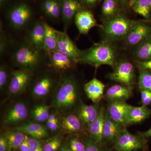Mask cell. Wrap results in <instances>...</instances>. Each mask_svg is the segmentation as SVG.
Here are the masks:
<instances>
[{
    "label": "cell",
    "instance_id": "obj_43",
    "mask_svg": "<svg viewBox=\"0 0 151 151\" xmlns=\"http://www.w3.org/2000/svg\"><path fill=\"white\" fill-rule=\"evenodd\" d=\"M99 0H80L82 4L89 7L95 5Z\"/></svg>",
    "mask_w": 151,
    "mask_h": 151
},
{
    "label": "cell",
    "instance_id": "obj_45",
    "mask_svg": "<svg viewBox=\"0 0 151 151\" xmlns=\"http://www.w3.org/2000/svg\"><path fill=\"white\" fill-rule=\"evenodd\" d=\"M151 93V91L145 89H141V99L142 101H144Z\"/></svg>",
    "mask_w": 151,
    "mask_h": 151
},
{
    "label": "cell",
    "instance_id": "obj_25",
    "mask_svg": "<svg viewBox=\"0 0 151 151\" xmlns=\"http://www.w3.org/2000/svg\"><path fill=\"white\" fill-rule=\"evenodd\" d=\"M122 126L114 122L107 113H106L103 132V139L108 141L115 140L122 130Z\"/></svg>",
    "mask_w": 151,
    "mask_h": 151
},
{
    "label": "cell",
    "instance_id": "obj_46",
    "mask_svg": "<svg viewBox=\"0 0 151 151\" xmlns=\"http://www.w3.org/2000/svg\"><path fill=\"white\" fill-rule=\"evenodd\" d=\"M120 6L123 8L127 7L129 5L130 0H117Z\"/></svg>",
    "mask_w": 151,
    "mask_h": 151
},
{
    "label": "cell",
    "instance_id": "obj_19",
    "mask_svg": "<svg viewBox=\"0 0 151 151\" xmlns=\"http://www.w3.org/2000/svg\"><path fill=\"white\" fill-rule=\"evenodd\" d=\"M15 129L29 135L31 137L40 140L47 137V130L44 126L37 123H29L16 127Z\"/></svg>",
    "mask_w": 151,
    "mask_h": 151
},
{
    "label": "cell",
    "instance_id": "obj_49",
    "mask_svg": "<svg viewBox=\"0 0 151 151\" xmlns=\"http://www.w3.org/2000/svg\"><path fill=\"white\" fill-rule=\"evenodd\" d=\"M141 136L143 137H151V128L148 131L143 132L141 134Z\"/></svg>",
    "mask_w": 151,
    "mask_h": 151
},
{
    "label": "cell",
    "instance_id": "obj_27",
    "mask_svg": "<svg viewBox=\"0 0 151 151\" xmlns=\"http://www.w3.org/2000/svg\"><path fill=\"white\" fill-rule=\"evenodd\" d=\"M4 135L8 143L9 150L11 151L19 149L25 136L23 133L17 130L6 131Z\"/></svg>",
    "mask_w": 151,
    "mask_h": 151
},
{
    "label": "cell",
    "instance_id": "obj_40",
    "mask_svg": "<svg viewBox=\"0 0 151 151\" xmlns=\"http://www.w3.org/2000/svg\"><path fill=\"white\" fill-rule=\"evenodd\" d=\"M9 150L8 143L4 134L0 136V151H6Z\"/></svg>",
    "mask_w": 151,
    "mask_h": 151
},
{
    "label": "cell",
    "instance_id": "obj_39",
    "mask_svg": "<svg viewBox=\"0 0 151 151\" xmlns=\"http://www.w3.org/2000/svg\"><path fill=\"white\" fill-rule=\"evenodd\" d=\"M1 29V44H0V52L1 55H3L5 52L7 48L6 40L4 34L3 30Z\"/></svg>",
    "mask_w": 151,
    "mask_h": 151
},
{
    "label": "cell",
    "instance_id": "obj_55",
    "mask_svg": "<svg viewBox=\"0 0 151 151\" xmlns=\"http://www.w3.org/2000/svg\"></svg>",
    "mask_w": 151,
    "mask_h": 151
},
{
    "label": "cell",
    "instance_id": "obj_47",
    "mask_svg": "<svg viewBox=\"0 0 151 151\" xmlns=\"http://www.w3.org/2000/svg\"><path fill=\"white\" fill-rule=\"evenodd\" d=\"M47 121L52 122H56V123H59V120L58 119L57 116L53 114H50L49 116L47 119Z\"/></svg>",
    "mask_w": 151,
    "mask_h": 151
},
{
    "label": "cell",
    "instance_id": "obj_35",
    "mask_svg": "<svg viewBox=\"0 0 151 151\" xmlns=\"http://www.w3.org/2000/svg\"><path fill=\"white\" fill-rule=\"evenodd\" d=\"M11 73L9 74L7 67L5 65H1L0 67V89L2 90L9 83Z\"/></svg>",
    "mask_w": 151,
    "mask_h": 151
},
{
    "label": "cell",
    "instance_id": "obj_53",
    "mask_svg": "<svg viewBox=\"0 0 151 151\" xmlns=\"http://www.w3.org/2000/svg\"><path fill=\"white\" fill-rule=\"evenodd\" d=\"M149 22H150L151 23V20L149 21Z\"/></svg>",
    "mask_w": 151,
    "mask_h": 151
},
{
    "label": "cell",
    "instance_id": "obj_23",
    "mask_svg": "<svg viewBox=\"0 0 151 151\" xmlns=\"http://www.w3.org/2000/svg\"><path fill=\"white\" fill-rule=\"evenodd\" d=\"M45 29L43 50L46 53L58 50V30L55 29L46 22H44Z\"/></svg>",
    "mask_w": 151,
    "mask_h": 151
},
{
    "label": "cell",
    "instance_id": "obj_52",
    "mask_svg": "<svg viewBox=\"0 0 151 151\" xmlns=\"http://www.w3.org/2000/svg\"><path fill=\"white\" fill-rule=\"evenodd\" d=\"M134 1L135 0H130L129 2V5L130 6H131V5L132 4V3H133V1Z\"/></svg>",
    "mask_w": 151,
    "mask_h": 151
},
{
    "label": "cell",
    "instance_id": "obj_33",
    "mask_svg": "<svg viewBox=\"0 0 151 151\" xmlns=\"http://www.w3.org/2000/svg\"><path fill=\"white\" fill-rule=\"evenodd\" d=\"M139 85L140 89H145L151 92V73L147 69L143 68L140 72Z\"/></svg>",
    "mask_w": 151,
    "mask_h": 151
},
{
    "label": "cell",
    "instance_id": "obj_50",
    "mask_svg": "<svg viewBox=\"0 0 151 151\" xmlns=\"http://www.w3.org/2000/svg\"><path fill=\"white\" fill-rule=\"evenodd\" d=\"M58 151H72L69 147H63Z\"/></svg>",
    "mask_w": 151,
    "mask_h": 151
},
{
    "label": "cell",
    "instance_id": "obj_54",
    "mask_svg": "<svg viewBox=\"0 0 151 151\" xmlns=\"http://www.w3.org/2000/svg\"><path fill=\"white\" fill-rule=\"evenodd\" d=\"M6 151H12L10 150H8Z\"/></svg>",
    "mask_w": 151,
    "mask_h": 151
},
{
    "label": "cell",
    "instance_id": "obj_3",
    "mask_svg": "<svg viewBox=\"0 0 151 151\" xmlns=\"http://www.w3.org/2000/svg\"><path fill=\"white\" fill-rule=\"evenodd\" d=\"M115 50L109 42L103 41L96 43L89 49L83 50L79 62L98 67L102 65L114 66Z\"/></svg>",
    "mask_w": 151,
    "mask_h": 151
},
{
    "label": "cell",
    "instance_id": "obj_1",
    "mask_svg": "<svg viewBox=\"0 0 151 151\" xmlns=\"http://www.w3.org/2000/svg\"><path fill=\"white\" fill-rule=\"evenodd\" d=\"M47 58L44 50L35 48L27 41L19 45L12 56L13 62L19 68L33 71Z\"/></svg>",
    "mask_w": 151,
    "mask_h": 151
},
{
    "label": "cell",
    "instance_id": "obj_13",
    "mask_svg": "<svg viewBox=\"0 0 151 151\" xmlns=\"http://www.w3.org/2000/svg\"><path fill=\"white\" fill-rule=\"evenodd\" d=\"M74 20L78 31L81 34H87L94 27H103L97 24L93 14L88 10L82 9L79 11L76 15Z\"/></svg>",
    "mask_w": 151,
    "mask_h": 151
},
{
    "label": "cell",
    "instance_id": "obj_10",
    "mask_svg": "<svg viewBox=\"0 0 151 151\" xmlns=\"http://www.w3.org/2000/svg\"><path fill=\"white\" fill-rule=\"evenodd\" d=\"M151 37V27L143 22H136L125 37L127 44L135 46Z\"/></svg>",
    "mask_w": 151,
    "mask_h": 151
},
{
    "label": "cell",
    "instance_id": "obj_30",
    "mask_svg": "<svg viewBox=\"0 0 151 151\" xmlns=\"http://www.w3.org/2000/svg\"><path fill=\"white\" fill-rule=\"evenodd\" d=\"M136 58L140 62L151 60V37L139 45L135 53Z\"/></svg>",
    "mask_w": 151,
    "mask_h": 151
},
{
    "label": "cell",
    "instance_id": "obj_14",
    "mask_svg": "<svg viewBox=\"0 0 151 151\" xmlns=\"http://www.w3.org/2000/svg\"><path fill=\"white\" fill-rule=\"evenodd\" d=\"M45 35L44 22H36L28 32L27 42L35 48L43 50Z\"/></svg>",
    "mask_w": 151,
    "mask_h": 151
},
{
    "label": "cell",
    "instance_id": "obj_21",
    "mask_svg": "<svg viewBox=\"0 0 151 151\" xmlns=\"http://www.w3.org/2000/svg\"><path fill=\"white\" fill-rule=\"evenodd\" d=\"M133 93V87L127 85H113L107 90L106 96L111 100H128Z\"/></svg>",
    "mask_w": 151,
    "mask_h": 151
},
{
    "label": "cell",
    "instance_id": "obj_6",
    "mask_svg": "<svg viewBox=\"0 0 151 151\" xmlns=\"http://www.w3.org/2000/svg\"><path fill=\"white\" fill-rule=\"evenodd\" d=\"M33 73V70L23 68L12 70L8 84L10 94L16 95L23 92L31 81Z\"/></svg>",
    "mask_w": 151,
    "mask_h": 151
},
{
    "label": "cell",
    "instance_id": "obj_15",
    "mask_svg": "<svg viewBox=\"0 0 151 151\" xmlns=\"http://www.w3.org/2000/svg\"><path fill=\"white\" fill-rule=\"evenodd\" d=\"M28 115V111L26 106L24 103H17L6 111L3 121L7 125L15 124L25 120Z\"/></svg>",
    "mask_w": 151,
    "mask_h": 151
},
{
    "label": "cell",
    "instance_id": "obj_32",
    "mask_svg": "<svg viewBox=\"0 0 151 151\" xmlns=\"http://www.w3.org/2000/svg\"><path fill=\"white\" fill-rule=\"evenodd\" d=\"M49 106L46 105H38L34 108L32 115L34 119L38 122L47 121L49 116Z\"/></svg>",
    "mask_w": 151,
    "mask_h": 151
},
{
    "label": "cell",
    "instance_id": "obj_9",
    "mask_svg": "<svg viewBox=\"0 0 151 151\" xmlns=\"http://www.w3.org/2000/svg\"><path fill=\"white\" fill-rule=\"evenodd\" d=\"M60 17L64 30L70 27L76 14L83 9L80 0H59Z\"/></svg>",
    "mask_w": 151,
    "mask_h": 151
},
{
    "label": "cell",
    "instance_id": "obj_4",
    "mask_svg": "<svg viewBox=\"0 0 151 151\" xmlns=\"http://www.w3.org/2000/svg\"><path fill=\"white\" fill-rule=\"evenodd\" d=\"M135 21L131 20L122 15L111 17L103 27L105 34L114 40L125 38Z\"/></svg>",
    "mask_w": 151,
    "mask_h": 151
},
{
    "label": "cell",
    "instance_id": "obj_8",
    "mask_svg": "<svg viewBox=\"0 0 151 151\" xmlns=\"http://www.w3.org/2000/svg\"><path fill=\"white\" fill-rule=\"evenodd\" d=\"M58 50L69 57L76 63L79 62L82 50L78 49L68 35L66 30L58 31Z\"/></svg>",
    "mask_w": 151,
    "mask_h": 151
},
{
    "label": "cell",
    "instance_id": "obj_26",
    "mask_svg": "<svg viewBox=\"0 0 151 151\" xmlns=\"http://www.w3.org/2000/svg\"><path fill=\"white\" fill-rule=\"evenodd\" d=\"M61 128L65 132L76 133L81 129V122L77 116L71 114L63 118L60 124Z\"/></svg>",
    "mask_w": 151,
    "mask_h": 151
},
{
    "label": "cell",
    "instance_id": "obj_28",
    "mask_svg": "<svg viewBox=\"0 0 151 151\" xmlns=\"http://www.w3.org/2000/svg\"><path fill=\"white\" fill-rule=\"evenodd\" d=\"M42 8L45 13L50 18L57 19L60 17L59 0H45Z\"/></svg>",
    "mask_w": 151,
    "mask_h": 151
},
{
    "label": "cell",
    "instance_id": "obj_48",
    "mask_svg": "<svg viewBox=\"0 0 151 151\" xmlns=\"http://www.w3.org/2000/svg\"><path fill=\"white\" fill-rule=\"evenodd\" d=\"M142 103L143 105L146 106L150 104L151 103V93L144 101H142Z\"/></svg>",
    "mask_w": 151,
    "mask_h": 151
},
{
    "label": "cell",
    "instance_id": "obj_44",
    "mask_svg": "<svg viewBox=\"0 0 151 151\" xmlns=\"http://www.w3.org/2000/svg\"><path fill=\"white\" fill-rule=\"evenodd\" d=\"M139 63L144 69L151 70V60L145 62H140Z\"/></svg>",
    "mask_w": 151,
    "mask_h": 151
},
{
    "label": "cell",
    "instance_id": "obj_51",
    "mask_svg": "<svg viewBox=\"0 0 151 151\" xmlns=\"http://www.w3.org/2000/svg\"><path fill=\"white\" fill-rule=\"evenodd\" d=\"M6 1L7 0H0V6H1V7H2L4 6Z\"/></svg>",
    "mask_w": 151,
    "mask_h": 151
},
{
    "label": "cell",
    "instance_id": "obj_37",
    "mask_svg": "<svg viewBox=\"0 0 151 151\" xmlns=\"http://www.w3.org/2000/svg\"><path fill=\"white\" fill-rule=\"evenodd\" d=\"M30 151H44L43 146L39 140L34 138H29Z\"/></svg>",
    "mask_w": 151,
    "mask_h": 151
},
{
    "label": "cell",
    "instance_id": "obj_7",
    "mask_svg": "<svg viewBox=\"0 0 151 151\" xmlns=\"http://www.w3.org/2000/svg\"><path fill=\"white\" fill-rule=\"evenodd\" d=\"M144 142L140 137L130 133L124 129L115 140L114 147L117 151H133L142 148Z\"/></svg>",
    "mask_w": 151,
    "mask_h": 151
},
{
    "label": "cell",
    "instance_id": "obj_29",
    "mask_svg": "<svg viewBox=\"0 0 151 151\" xmlns=\"http://www.w3.org/2000/svg\"><path fill=\"white\" fill-rule=\"evenodd\" d=\"M130 6L133 10L145 19L150 17L151 0H135Z\"/></svg>",
    "mask_w": 151,
    "mask_h": 151
},
{
    "label": "cell",
    "instance_id": "obj_42",
    "mask_svg": "<svg viewBox=\"0 0 151 151\" xmlns=\"http://www.w3.org/2000/svg\"><path fill=\"white\" fill-rule=\"evenodd\" d=\"M58 126H59V123L47 121V127L52 132L57 131L58 129Z\"/></svg>",
    "mask_w": 151,
    "mask_h": 151
},
{
    "label": "cell",
    "instance_id": "obj_22",
    "mask_svg": "<svg viewBox=\"0 0 151 151\" xmlns=\"http://www.w3.org/2000/svg\"><path fill=\"white\" fill-rule=\"evenodd\" d=\"M151 114V110L146 106H131L128 113L127 126L140 123L148 118Z\"/></svg>",
    "mask_w": 151,
    "mask_h": 151
},
{
    "label": "cell",
    "instance_id": "obj_36",
    "mask_svg": "<svg viewBox=\"0 0 151 151\" xmlns=\"http://www.w3.org/2000/svg\"><path fill=\"white\" fill-rule=\"evenodd\" d=\"M69 148L72 151H84L85 145L77 139H71L69 142Z\"/></svg>",
    "mask_w": 151,
    "mask_h": 151
},
{
    "label": "cell",
    "instance_id": "obj_34",
    "mask_svg": "<svg viewBox=\"0 0 151 151\" xmlns=\"http://www.w3.org/2000/svg\"><path fill=\"white\" fill-rule=\"evenodd\" d=\"M62 140V137L60 135L53 137L44 144V151H57L61 146Z\"/></svg>",
    "mask_w": 151,
    "mask_h": 151
},
{
    "label": "cell",
    "instance_id": "obj_18",
    "mask_svg": "<svg viewBox=\"0 0 151 151\" xmlns=\"http://www.w3.org/2000/svg\"><path fill=\"white\" fill-rule=\"evenodd\" d=\"M105 86L103 82L94 78L84 85L87 97L95 104L99 103L103 97Z\"/></svg>",
    "mask_w": 151,
    "mask_h": 151
},
{
    "label": "cell",
    "instance_id": "obj_20",
    "mask_svg": "<svg viewBox=\"0 0 151 151\" xmlns=\"http://www.w3.org/2000/svg\"><path fill=\"white\" fill-rule=\"evenodd\" d=\"M105 114V109L101 108L97 118L89 126V134L92 139L98 144H100L103 139Z\"/></svg>",
    "mask_w": 151,
    "mask_h": 151
},
{
    "label": "cell",
    "instance_id": "obj_12",
    "mask_svg": "<svg viewBox=\"0 0 151 151\" xmlns=\"http://www.w3.org/2000/svg\"><path fill=\"white\" fill-rule=\"evenodd\" d=\"M131 106L124 100H112L108 105L107 113L114 122L122 126H127L128 113Z\"/></svg>",
    "mask_w": 151,
    "mask_h": 151
},
{
    "label": "cell",
    "instance_id": "obj_41",
    "mask_svg": "<svg viewBox=\"0 0 151 151\" xmlns=\"http://www.w3.org/2000/svg\"><path fill=\"white\" fill-rule=\"evenodd\" d=\"M29 137L27 135H25L24 140L20 146L19 149L20 151H30V145L29 141Z\"/></svg>",
    "mask_w": 151,
    "mask_h": 151
},
{
    "label": "cell",
    "instance_id": "obj_16",
    "mask_svg": "<svg viewBox=\"0 0 151 151\" xmlns=\"http://www.w3.org/2000/svg\"><path fill=\"white\" fill-rule=\"evenodd\" d=\"M53 76L47 73L41 76L35 82L33 86V95L37 98H42L49 93L55 83Z\"/></svg>",
    "mask_w": 151,
    "mask_h": 151
},
{
    "label": "cell",
    "instance_id": "obj_31",
    "mask_svg": "<svg viewBox=\"0 0 151 151\" xmlns=\"http://www.w3.org/2000/svg\"><path fill=\"white\" fill-rule=\"evenodd\" d=\"M119 5L117 0H104L102 12L106 17H112L117 15Z\"/></svg>",
    "mask_w": 151,
    "mask_h": 151
},
{
    "label": "cell",
    "instance_id": "obj_24",
    "mask_svg": "<svg viewBox=\"0 0 151 151\" xmlns=\"http://www.w3.org/2000/svg\"><path fill=\"white\" fill-rule=\"evenodd\" d=\"M98 105H81L78 113V117L81 122L88 127L96 119L99 115Z\"/></svg>",
    "mask_w": 151,
    "mask_h": 151
},
{
    "label": "cell",
    "instance_id": "obj_5",
    "mask_svg": "<svg viewBox=\"0 0 151 151\" xmlns=\"http://www.w3.org/2000/svg\"><path fill=\"white\" fill-rule=\"evenodd\" d=\"M32 13L29 6L21 3L9 11L8 18L11 25L17 29H21L28 25L32 18Z\"/></svg>",
    "mask_w": 151,
    "mask_h": 151
},
{
    "label": "cell",
    "instance_id": "obj_11",
    "mask_svg": "<svg viewBox=\"0 0 151 151\" xmlns=\"http://www.w3.org/2000/svg\"><path fill=\"white\" fill-rule=\"evenodd\" d=\"M109 77L113 81L124 85L131 86L134 81V66L128 61H122L118 64L115 70L110 74Z\"/></svg>",
    "mask_w": 151,
    "mask_h": 151
},
{
    "label": "cell",
    "instance_id": "obj_17",
    "mask_svg": "<svg viewBox=\"0 0 151 151\" xmlns=\"http://www.w3.org/2000/svg\"><path fill=\"white\" fill-rule=\"evenodd\" d=\"M46 53L50 65L57 71L63 72L68 70L76 63L69 57L58 50Z\"/></svg>",
    "mask_w": 151,
    "mask_h": 151
},
{
    "label": "cell",
    "instance_id": "obj_38",
    "mask_svg": "<svg viewBox=\"0 0 151 151\" xmlns=\"http://www.w3.org/2000/svg\"><path fill=\"white\" fill-rule=\"evenodd\" d=\"M98 145L92 139L87 140L85 144L84 151H100Z\"/></svg>",
    "mask_w": 151,
    "mask_h": 151
},
{
    "label": "cell",
    "instance_id": "obj_2",
    "mask_svg": "<svg viewBox=\"0 0 151 151\" xmlns=\"http://www.w3.org/2000/svg\"><path fill=\"white\" fill-rule=\"evenodd\" d=\"M77 86L72 77L63 74L57 86L53 105L60 111L69 110L74 105L77 98Z\"/></svg>",
    "mask_w": 151,
    "mask_h": 151
}]
</instances>
